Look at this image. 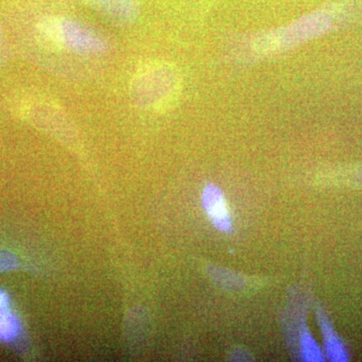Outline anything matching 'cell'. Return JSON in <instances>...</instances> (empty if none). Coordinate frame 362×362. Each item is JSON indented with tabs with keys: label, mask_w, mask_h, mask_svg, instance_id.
Returning <instances> with one entry per match:
<instances>
[{
	"label": "cell",
	"mask_w": 362,
	"mask_h": 362,
	"mask_svg": "<svg viewBox=\"0 0 362 362\" xmlns=\"http://www.w3.org/2000/svg\"><path fill=\"white\" fill-rule=\"evenodd\" d=\"M202 204L207 218L216 230L232 233L233 216L223 190L214 183H207L202 192Z\"/></svg>",
	"instance_id": "obj_4"
},
{
	"label": "cell",
	"mask_w": 362,
	"mask_h": 362,
	"mask_svg": "<svg viewBox=\"0 0 362 362\" xmlns=\"http://www.w3.org/2000/svg\"><path fill=\"white\" fill-rule=\"evenodd\" d=\"M20 332V323L8 309L0 310V340L9 341Z\"/></svg>",
	"instance_id": "obj_7"
},
{
	"label": "cell",
	"mask_w": 362,
	"mask_h": 362,
	"mask_svg": "<svg viewBox=\"0 0 362 362\" xmlns=\"http://www.w3.org/2000/svg\"><path fill=\"white\" fill-rule=\"evenodd\" d=\"M361 9L349 4H332L307 14L291 25L252 37L246 44L251 58H264L288 51L354 23Z\"/></svg>",
	"instance_id": "obj_1"
},
{
	"label": "cell",
	"mask_w": 362,
	"mask_h": 362,
	"mask_svg": "<svg viewBox=\"0 0 362 362\" xmlns=\"http://www.w3.org/2000/svg\"><path fill=\"white\" fill-rule=\"evenodd\" d=\"M88 2L113 23L127 25L138 16L137 0H87Z\"/></svg>",
	"instance_id": "obj_6"
},
{
	"label": "cell",
	"mask_w": 362,
	"mask_h": 362,
	"mask_svg": "<svg viewBox=\"0 0 362 362\" xmlns=\"http://www.w3.org/2000/svg\"><path fill=\"white\" fill-rule=\"evenodd\" d=\"M9 308V299L6 292L0 290V310Z\"/></svg>",
	"instance_id": "obj_10"
},
{
	"label": "cell",
	"mask_w": 362,
	"mask_h": 362,
	"mask_svg": "<svg viewBox=\"0 0 362 362\" xmlns=\"http://www.w3.org/2000/svg\"><path fill=\"white\" fill-rule=\"evenodd\" d=\"M181 78L175 66L151 62L137 71L131 81L130 97L139 108L168 110L180 95Z\"/></svg>",
	"instance_id": "obj_2"
},
{
	"label": "cell",
	"mask_w": 362,
	"mask_h": 362,
	"mask_svg": "<svg viewBox=\"0 0 362 362\" xmlns=\"http://www.w3.org/2000/svg\"><path fill=\"white\" fill-rule=\"evenodd\" d=\"M37 30L47 42L78 56H100L108 52V40L82 21L66 16H47L37 23Z\"/></svg>",
	"instance_id": "obj_3"
},
{
	"label": "cell",
	"mask_w": 362,
	"mask_h": 362,
	"mask_svg": "<svg viewBox=\"0 0 362 362\" xmlns=\"http://www.w3.org/2000/svg\"><path fill=\"white\" fill-rule=\"evenodd\" d=\"M316 320L323 338V354L325 358L333 362L350 361V352L346 343L335 330L332 320L323 306H317Z\"/></svg>",
	"instance_id": "obj_5"
},
{
	"label": "cell",
	"mask_w": 362,
	"mask_h": 362,
	"mask_svg": "<svg viewBox=\"0 0 362 362\" xmlns=\"http://www.w3.org/2000/svg\"><path fill=\"white\" fill-rule=\"evenodd\" d=\"M18 266V258L13 252L0 250V273L16 270Z\"/></svg>",
	"instance_id": "obj_8"
},
{
	"label": "cell",
	"mask_w": 362,
	"mask_h": 362,
	"mask_svg": "<svg viewBox=\"0 0 362 362\" xmlns=\"http://www.w3.org/2000/svg\"><path fill=\"white\" fill-rule=\"evenodd\" d=\"M351 178L356 185H361L362 187V166H359L356 170L352 171Z\"/></svg>",
	"instance_id": "obj_9"
}]
</instances>
